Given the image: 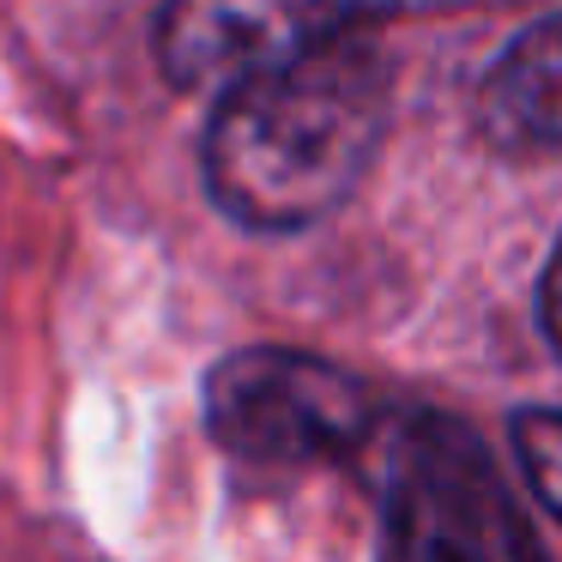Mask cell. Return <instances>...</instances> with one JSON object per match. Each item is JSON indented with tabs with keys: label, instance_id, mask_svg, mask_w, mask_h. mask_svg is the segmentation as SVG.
Instances as JSON below:
<instances>
[{
	"label": "cell",
	"instance_id": "3",
	"mask_svg": "<svg viewBox=\"0 0 562 562\" xmlns=\"http://www.w3.org/2000/svg\"><path fill=\"white\" fill-rule=\"evenodd\" d=\"M381 412L357 375L291 345H248L206 375V429L248 465H321L369 448Z\"/></svg>",
	"mask_w": 562,
	"mask_h": 562
},
{
	"label": "cell",
	"instance_id": "7",
	"mask_svg": "<svg viewBox=\"0 0 562 562\" xmlns=\"http://www.w3.org/2000/svg\"><path fill=\"white\" fill-rule=\"evenodd\" d=\"M465 7H496V0H333L339 25H375L405 13H465Z\"/></svg>",
	"mask_w": 562,
	"mask_h": 562
},
{
	"label": "cell",
	"instance_id": "5",
	"mask_svg": "<svg viewBox=\"0 0 562 562\" xmlns=\"http://www.w3.org/2000/svg\"><path fill=\"white\" fill-rule=\"evenodd\" d=\"M477 127L496 151H562V13H544L490 61Z\"/></svg>",
	"mask_w": 562,
	"mask_h": 562
},
{
	"label": "cell",
	"instance_id": "2",
	"mask_svg": "<svg viewBox=\"0 0 562 562\" xmlns=\"http://www.w3.org/2000/svg\"><path fill=\"white\" fill-rule=\"evenodd\" d=\"M381 508L375 562H550L502 465L448 412H381L369 448Z\"/></svg>",
	"mask_w": 562,
	"mask_h": 562
},
{
	"label": "cell",
	"instance_id": "8",
	"mask_svg": "<svg viewBox=\"0 0 562 562\" xmlns=\"http://www.w3.org/2000/svg\"><path fill=\"white\" fill-rule=\"evenodd\" d=\"M538 321H544V339L557 345V357H562V236H557V248H550L544 284H538Z\"/></svg>",
	"mask_w": 562,
	"mask_h": 562
},
{
	"label": "cell",
	"instance_id": "6",
	"mask_svg": "<svg viewBox=\"0 0 562 562\" xmlns=\"http://www.w3.org/2000/svg\"><path fill=\"white\" fill-rule=\"evenodd\" d=\"M514 460H520L532 496L562 526V412H520L514 417Z\"/></svg>",
	"mask_w": 562,
	"mask_h": 562
},
{
	"label": "cell",
	"instance_id": "4",
	"mask_svg": "<svg viewBox=\"0 0 562 562\" xmlns=\"http://www.w3.org/2000/svg\"><path fill=\"white\" fill-rule=\"evenodd\" d=\"M345 31L333 0H164L158 67L176 91H231L248 74Z\"/></svg>",
	"mask_w": 562,
	"mask_h": 562
},
{
	"label": "cell",
	"instance_id": "1",
	"mask_svg": "<svg viewBox=\"0 0 562 562\" xmlns=\"http://www.w3.org/2000/svg\"><path fill=\"white\" fill-rule=\"evenodd\" d=\"M393 122V55L375 25L248 74L206 122V194L243 231H308L339 212L369 176Z\"/></svg>",
	"mask_w": 562,
	"mask_h": 562
}]
</instances>
